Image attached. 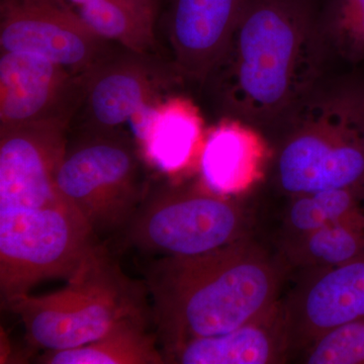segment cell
<instances>
[{
	"mask_svg": "<svg viewBox=\"0 0 364 364\" xmlns=\"http://www.w3.org/2000/svg\"><path fill=\"white\" fill-rule=\"evenodd\" d=\"M181 77L152 54L111 53L85 75L82 127L117 130L145 107L162 100L163 92Z\"/></svg>",
	"mask_w": 364,
	"mask_h": 364,
	"instance_id": "obj_11",
	"label": "cell"
},
{
	"mask_svg": "<svg viewBox=\"0 0 364 364\" xmlns=\"http://www.w3.org/2000/svg\"><path fill=\"white\" fill-rule=\"evenodd\" d=\"M107 41L62 0H1V52H28L83 75L111 54Z\"/></svg>",
	"mask_w": 364,
	"mask_h": 364,
	"instance_id": "obj_8",
	"label": "cell"
},
{
	"mask_svg": "<svg viewBox=\"0 0 364 364\" xmlns=\"http://www.w3.org/2000/svg\"><path fill=\"white\" fill-rule=\"evenodd\" d=\"M289 337L284 305L267 315L218 336L186 342L166 355L181 364H272L289 359Z\"/></svg>",
	"mask_w": 364,
	"mask_h": 364,
	"instance_id": "obj_16",
	"label": "cell"
},
{
	"mask_svg": "<svg viewBox=\"0 0 364 364\" xmlns=\"http://www.w3.org/2000/svg\"><path fill=\"white\" fill-rule=\"evenodd\" d=\"M282 305L291 355L364 317V253L339 267L309 272Z\"/></svg>",
	"mask_w": 364,
	"mask_h": 364,
	"instance_id": "obj_12",
	"label": "cell"
},
{
	"mask_svg": "<svg viewBox=\"0 0 364 364\" xmlns=\"http://www.w3.org/2000/svg\"><path fill=\"white\" fill-rule=\"evenodd\" d=\"M287 272L279 255L272 257L249 237L210 252L151 262L145 284L165 358L191 340L225 334L267 315L279 304Z\"/></svg>",
	"mask_w": 364,
	"mask_h": 364,
	"instance_id": "obj_2",
	"label": "cell"
},
{
	"mask_svg": "<svg viewBox=\"0 0 364 364\" xmlns=\"http://www.w3.org/2000/svg\"><path fill=\"white\" fill-rule=\"evenodd\" d=\"M71 122L0 127V210L36 208L63 202L55 176Z\"/></svg>",
	"mask_w": 364,
	"mask_h": 364,
	"instance_id": "obj_9",
	"label": "cell"
},
{
	"mask_svg": "<svg viewBox=\"0 0 364 364\" xmlns=\"http://www.w3.org/2000/svg\"><path fill=\"white\" fill-rule=\"evenodd\" d=\"M270 157L262 131L241 119L223 117L205 134L198 162L200 182L220 195H241L264 177Z\"/></svg>",
	"mask_w": 364,
	"mask_h": 364,
	"instance_id": "obj_14",
	"label": "cell"
},
{
	"mask_svg": "<svg viewBox=\"0 0 364 364\" xmlns=\"http://www.w3.org/2000/svg\"><path fill=\"white\" fill-rule=\"evenodd\" d=\"M55 188L98 239L124 232L149 191L133 142L117 130L82 127L67 141Z\"/></svg>",
	"mask_w": 364,
	"mask_h": 364,
	"instance_id": "obj_5",
	"label": "cell"
},
{
	"mask_svg": "<svg viewBox=\"0 0 364 364\" xmlns=\"http://www.w3.org/2000/svg\"><path fill=\"white\" fill-rule=\"evenodd\" d=\"M148 1L153 2V4H157L158 0H148Z\"/></svg>",
	"mask_w": 364,
	"mask_h": 364,
	"instance_id": "obj_24",
	"label": "cell"
},
{
	"mask_svg": "<svg viewBox=\"0 0 364 364\" xmlns=\"http://www.w3.org/2000/svg\"><path fill=\"white\" fill-rule=\"evenodd\" d=\"M85 75L28 52H1L0 127L71 122L81 107Z\"/></svg>",
	"mask_w": 364,
	"mask_h": 364,
	"instance_id": "obj_10",
	"label": "cell"
},
{
	"mask_svg": "<svg viewBox=\"0 0 364 364\" xmlns=\"http://www.w3.org/2000/svg\"><path fill=\"white\" fill-rule=\"evenodd\" d=\"M75 11L100 39L138 54H151L156 47L157 4L148 0H98Z\"/></svg>",
	"mask_w": 364,
	"mask_h": 364,
	"instance_id": "obj_17",
	"label": "cell"
},
{
	"mask_svg": "<svg viewBox=\"0 0 364 364\" xmlns=\"http://www.w3.org/2000/svg\"><path fill=\"white\" fill-rule=\"evenodd\" d=\"M146 253L193 256L248 237V217L231 196L198 186H165L148 191L123 232Z\"/></svg>",
	"mask_w": 364,
	"mask_h": 364,
	"instance_id": "obj_7",
	"label": "cell"
},
{
	"mask_svg": "<svg viewBox=\"0 0 364 364\" xmlns=\"http://www.w3.org/2000/svg\"><path fill=\"white\" fill-rule=\"evenodd\" d=\"M320 25L333 57L351 64L364 62V0H327Z\"/></svg>",
	"mask_w": 364,
	"mask_h": 364,
	"instance_id": "obj_21",
	"label": "cell"
},
{
	"mask_svg": "<svg viewBox=\"0 0 364 364\" xmlns=\"http://www.w3.org/2000/svg\"><path fill=\"white\" fill-rule=\"evenodd\" d=\"M360 215H364V191L358 189H326L293 196L284 221L286 237L310 233Z\"/></svg>",
	"mask_w": 364,
	"mask_h": 364,
	"instance_id": "obj_20",
	"label": "cell"
},
{
	"mask_svg": "<svg viewBox=\"0 0 364 364\" xmlns=\"http://www.w3.org/2000/svg\"><path fill=\"white\" fill-rule=\"evenodd\" d=\"M320 0H246L210 83L223 117L277 134L318 85L333 58Z\"/></svg>",
	"mask_w": 364,
	"mask_h": 364,
	"instance_id": "obj_1",
	"label": "cell"
},
{
	"mask_svg": "<svg viewBox=\"0 0 364 364\" xmlns=\"http://www.w3.org/2000/svg\"><path fill=\"white\" fill-rule=\"evenodd\" d=\"M100 244L85 220L66 203L0 210L2 304L30 294L44 280L68 279Z\"/></svg>",
	"mask_w": 364,
	"mask_h": 364,
	"instance_id": "obj_6",
	"label": "cell"
},
{
	"mask_svg": "<svg viewBox=\"0 0 364 364\" xmlns=\"http://www.w3.org/2000/svg\"><path fill=\"white\" fill-rule=\"evenodd\" d=\"M309 364H364V317L340 325L301 353Z\"/></svg>",
	"mask_w": 364,
	"mask_h": 364,
	"instance_id": "obj_22",
	"label": "cell"
},
{
	"mask_svg": "<svg viewBox=\"0 0 364 364\" xmlns=\"http://www.w3.org/2000/svg\"><path fill=\"white\" fill-rule=\"evenodd\" d=\"M246 0H170L166 31L182 78L205 85L226 50Z\"/></svg>",
	"mask_w": 364,
	"mask_h": 364,
	"instance_id": "obj_13",
	"label": "cell"
},
{
	"mask_svg": "<svg viewBox=\"0 0 364 364\" xmlns=\"http://www.w3.org/2000/svg\"><path fill=\"white\" fill-rule=\"evenodd\" d=\"M145 282L129 279L102 244L64 289L4 305L21 318L28 343L47 351L91 343L124 323L148 320Z\"/></svg>",
	"mask_w": 364,
	"mask_h": 364,
	"instance_id": "obj_4",
	"label": "cell"
},
{
	"mask_svg": "<svg viewBox=\"0 0 364 364\" xmlns=\"http://www.w3.org/2000/svg\"><path fill=\"white\" fill-rule=\"evenodd\" d=\"M130 123L146 155L164 171H182L200 162L207 132L200 109L189 98H162Z\"/></svg>",
	"mask_w": 364,
	"mask_h": 364,
	"instance_id": "obj_15",
	"label": "cell"
},
{
	"mask_svg": "<svg viewBox=\"0 0 364 364\" xmlns=\"http://www.w3.org/2000/svg\"><path fill=\"white\" fill-rule=\"evenodd\" d=\"M148 320L124 323L91 343L63 350L47 351L39 358L45 364H161L157 337L147 332Z\"/></svg>",
	"mask_w": 364,
	"mask_h": 364,
	"instance_id": "obj_19",
	"label": "cell"
},
{
	"mask_svg": "<svg viewBox=\"0 0 364 364\" xmlns=\"http://www.w3.org/2000/svg\"><path fill=\"white\" fill-rule=\"evenodd\" d=\"M277 179L291 196L364 191V82L326 78L277 132Z\"/></svg>",
	"mask_w": 364,
	"mask_h": 364,
	"instance_id": "obj_3",
	"label": "cell"
},
{
	"mask_svg": "<svg viewBox=\"0 0 364 364\" xmlns=\"http://www.w3.org/2000/svg\"><path fill=\"white\" fill-rule=\"evenodd\" d=\"M364 253V215L299 236L286 237L279 256L287 269L304 272L339 267Z\"/></svg>",
	"mask_w": 364,
	"mask_h": 364,
	"instance_id": "obj_18",
	"label": "cell"
},
{
	"mask_svg": "<svg viewBox=\"0 0 364 364\" xmlns=\"http://www.w3.org/2000/svg\"><path fill=\"white\" fill-rule=\"evenodd\" d=\"M65 4H71V6H75V9L78 7L85 6V4H91V2L98 1V0H62Z\"/></svg>",
	"mask_w": 364,
	"mask_h": 364,
	"instance_id": "obj_23",
	"label": "cell"
}]
</instances>
